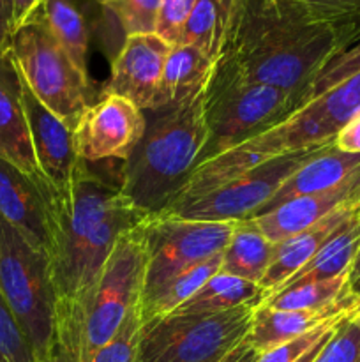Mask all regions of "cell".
<instances>
[{
	"mask_svg": "<svg viewBox=\"0 0 360 362\" xmlns=\"http://www.w3.org/2000/svg\"><path fill=\"white\" fill-rule=\"evenodd\" d=\"M221 262L222 253L215 255V257L208 258L205 262H200V264L193 265L187 271L180 272L176 278L166 283L152 297L141 300L140 306H138L141 324H147V322L154 320V318H161L166 317V315L175 313L212 276H215L221 271Z\"/></svg>",
	"mask_w": 360,
	"mask_h": 362,
	"instance_id": "25",
	"label": "cell"
},
{
	"mask_svg": "<svg viewBox=\"0 0 360 362\" xmlns=\"http://www.w3.org/2000/svg\"><path fill=\"white\" fill-rule=\"evenodd\" d=\"M356 276H360V251L356 253L355 262H353L352 265V271H349V281H352L353 278H356Z\"/></svg>",
	"mask_w": 360,
	"mask_h": 362,
	"instance_id": "42",
	"label": "cell"
},
{
	"mask_svg": "<svg viewBox=\"0 0 360 362\" xmlns=\"http://www.w3.org/2000/svg\"><path fill=\"white\" fill-rule=\"evenodd\" d=\"M147 127L145 112L120 95H101L88 105L74 129V148L81 161H126Z\"/></svg>",
	"mask_w": 360,
	"mask_h": 362,
	"instance_id": "11",
	"label": "cell"
},
{
	"mask_svg": "<svg viewBox=\"0 0 360 362\" xmlns=\"http://www.w3.org/2000/svg\"><path fill=\"white\" fill-rule=\"evenodd\" d=\"M145 120L143 136L119 170V184L124 197L152 218L176 200L200 165L207 144L203 94L147 110Z\"/></svg>",
	"mask_w": 360,
	"mask_h": 362,
	"instance_id": "3",
	"label": "cell"
},
{
	"mask_svg": "<svg viewBox=\"0 0 360 362\" xmlns=\"http://www.w3.org/2000/svg\"><path fill=\"white\" fill-rule=\"evenodd\" d=\"M360 251V216H356L353 221L342 230H339L320 251L313 257V260L307 262L295 276L288 279L282 288L289 286L307 285V283L325 281V279H334L339 276L349 274L352 265L355 262L356 253ZM277 290V292H279ZM275 293V292H274Z\"/></svg>",
	"mask_w": 360,
	"mask_h": 362,
	"instance_id": "23",
	"label": "cell"
},
{
	"mask_svg": "<svg viewBox=\"0 0 360 362\" xmlns=\"http://www.w3.org/2000/svg\"><path fill=\"white\" fill-rule=\"evenodd\" d=\"M254 308L173 313L141 325L138 362H215L246 341Z\"/></svg>",
	"mask_w": 360,
	"mask_h": 362,
	"instance_id": "8",
	"label": "cell"
},
{
	"mask_svg": "<svg viewBox=\"0 0 360 362\" xmlns=\"http://www.w3.org/2000/svg\"><path fill=\"white\" fill-rule=\"evenodd\" d=\"M44 0H13V7H14V30L18 27L25 23L39 7L42 6Z\"/></svg>",
	"mask_w": 360,
	"mask_h": 362,
	"instance_id": "37",
	"label": "cell"
},
{
	"mask_svg": "<svg viewBox=\"0 0 360 362\" xmlns=\"http://www.w3.org/2000/svg\"><path fill=\"white\" fill-rule=\"evenodd\" d=\"M341 318L327 322V324L320 325V327L314 329V331H311V332H307V334L299 336V338L292 339V341H286V343H282V345L275 346V349L268 350V352L260 354V357H258L256 362H295V361H299L304 354H307L311 349H314V346H316L321 339H325L327 336H330L332 332H334V329L337 327V324Z\"/></svg>",
	"mask_w": 360,
	"mask_h": 362,
	"instance_id": "33",
	"label": "cell"
},
{
	"mask_svg": "<svg viewBox=\"0 0 360 362\" xmlns=\"http://www.w3.org/2000/svg\"><path fill=\"white\" fill-rule=\"evenodd\" d=\"M360 170V154L342 152L335 147V144L323 145L309 161L304 163L270 198L267 205L256 216L267 214L277 209L279 205L299 197L321 193L330 187L339 186L346 179ZM254 216V218H256Z\"/></svg>",
	"mask_w": 360,
	"mask_h": 362,
	"instance_id": "19",
	"label": "cell"
},
{
	"mask_svg": "<svg viewBox=\"0 0 360 362\" xmlns=\"http://www.w3.org/2000/svg\"><path fill=\"white\" fill-rule=\"evenodd\" d=\"M39 362H80V359H78L76 352H73L62 339L56 338V343L53 345V349L49 350L48 356Z\"/></svg>",
	"mask_w": 360,
	"mask_h": 362,
	"instance_id": "40",
	"label": "cell"
},
{
	"mask_svg": "<svg viewBox=\"0 0 360 362\" xmlns=\"http://www.w3.org/2000/svg\"><path fill=\"white\" fill-rule=\"evenodd\" d=\"M313 362H360V306L339 320Z\"/></svg>",
	"mask_w": 360,
	"mask_h": 362,
	"instance_id": "28",
	"label": "cell"
},
{
	"mask_svg": "<svg viewBox=\"0 0 360 362\" xmlns=\"http://www.w3.org/2000/svg\"><path fill=\"white\" fill-rule=\"evenodd\" d=\"M233 6L235 0H196L179 45L194 46L217 62L232 21Z\"/></svg>",
	"mask_w": 360,
	"mask_h": 362,
	"instance_id": "26",
	"label": "cell"
},
{
	"mask_svg": "<svg viewBox=\"0 0 360 362\" xmlns=\"http://www.w3.org/2000/svg\"><path fill=\"white\" fill-rule=\"evenodd\" d=\"M360 39V13L306 0H235L219 62L309 101L323 67Z\"/></svg>",
	"mask_w": 360,
	"mask_h": 362,
	"instance_id": "2",
	"label": "cell"
},
{
	"mask_svg": "<svg viewBox=\"0 0 360 362\" xmlns=\"http://www.w3.org/2000/svg\"><path fill=\"white\" fill-rule=\"evenodd\" d=\"M141 318L140 310L134 308L116 334L99 349L90 362H138V350H140L141 336Z\"/></svg>",
	"mask_w": 360,
	"mask_h": 362,
	"instance_id": "29",
	"label": "cell"
},
{
	"mask_svg": "<svg viewBox=\"0 0 360 362\" xmlns=\"http://www.w3.org/2000/svg\"><path fill=\"white\" fill-rule=\"evenodd\" d=\"M275 246L253 219L236 221L222 251L221 272L261 285L275 255Z\"/></svg>",
	"mask_w": 360,
	"mask_h": 362,
	"instance_id": "21",
	"label": "cell"
},
{
	"mask_svg": "<svg viewBox=\"0 0 360 362\" xmlns=\"http://www.w3.org/2000/svg\"><path fill=\"white\" fill-rule=\"evenodd\" d=\"M162 0H119L109 4V9L119 18L124 34H155Z\"/></svg>",
	"mask_w": 360,
	"mask_h": 362,
	"instance_id": "31",
	"label": "cell"
},
{
	"mask_svg": "<svg viewBox=\"0 0 360 362\" xmlns=\"http://www.w3.org/2000/svg\"><path fill=\"white\" fill-rule=\"evenodd\" d=\"M147 267V219L127 230L109 253L92 290L80 329V362H90L127 315L140 306Z\"/></svg>",
	"mask_w": 360,
	"mask_h": 362,
	"instance_id": "7",
	"label": "cell"
},
{
	"mask_svg": "<svg viewBox=\"0 0 360 362\" xmlns=\"http://www.w3.org/2000/svg\"><path fill=\"white\" fill-rule=\"evenodd\" d=\"M356 73H360V39L352 46V48H348L346 52H342L341 55L332 59L330 62L323 67V71L318 74L313 87H311L309 99L323 94L328 88L335 87V85L341 83L346 78L353 76V74Z\"/></svg>",
	"mask_w": 360,
	"mask_h": 362,
	"instance_id": "32",
	"label": "cell"
},
{
	"mask_svg": "<svg viewBox=\"0 0 360 362\" xmlns=\"http://www.w3.org/2000/svg\"><path fill=\"white\" fill-rule=\"evenodd\" d=\"M349 288H352V293L355 296V299L359 300L360 304V276H356V278H353L352 281H349Z\"/></svg>",
	"mask_w": 360,
	"mask_h": 362,
	"instance_id": "41",
	"label": "cell"
},
{
	"mask_svg": "<svg viewBox=\"0 0 360 362\" xmlns=\"http://www.w3.org/2000/svg\"><path fill=\"white\" fill-rule=\"evenodd\" d=\"M196 0H162L155 34L169 45H179L184 27L189 20Z\"/></svg>",
	"mask_w": 360,
	"mask_h": 362,
	"instance_id": "34",
	"label": "cell"
},
{
	"mask_svg": "<svg viewBox=\"0 0 360 362\" xmlns=\"http://www.w3.org/2000/svg\"><path fill=\"white\" fill-rule=\"evenodd\" d=\"M355 200H360V170L339 186L321 191V193L299 197L279 205L272 212L251 219L272 243L277 244L309 228L311 225H316L318 221L332 214L335 209Z\"/></svg>",
	"mask_w": 360,
	"mask_h": 362,
	"instance_id": "15",
	"label": "cell"
},
{
	"mask_svg": "<svg viewBox=\"0 0 360 362\" xmlns=\"http://www.w3.org/2000/svg\"><path fill=\"white\" fill-rule=\"evenodd\" d=\"M0 158L30 177H42L21 105L20 74L9 52L0 55Z\"/></svg>",
	"mask_w": 360,
	"mask_h": 362,
	"instance_id": "17",
	"label": "cell"
},
{
	"mask_svg": "<svg viewBox=\"0 0 360 362\" xmlns=\"http://www.w3.org/2000/svg\"><path fill=\"white\" fill-rule=\"evenodd\" d=\"M20 88L21 105L39 170L55 187L66 186L80 161L74 148V131L35 98L21 76Z\"/></svg>",
	"mask_w": 360,
	"mask_h": 362,
	"instance_id": "13",
	"label": "cell"
},
{
	"mask_svg": "<svg viewBox=\"0 0 360 362\" xmlns=\"http://www.w3.org/2000/svg\"><path fill=\"white\" fill-rule=\"evenodd\" d=\"M0 362H37L30 341L0 292Z\"/></svg>",
	"mask_w": 360,
	"mask_h": 362,
	"instance_id": "30",
	"label": "cell"
},
{
	"mask_svg": "<svg viewBox=\"0 0 360 362\" xmlns=\"http://www.w3.org/2000/svg\"><path fill=\"white\" fill-rule=\"evenodd\" d=\"M49 218V267L59 310V338L80 357V329L92 290L116 240L140 225L138 211L112 180L78 161L66 186L39 180Z\"/></svg>",
	"mask_w": 360,
	"mask_h": 362,
	"instance_id": "1",
	"label": "cell"
},
{
	"mask_svg": "<svg viewBox=\"0 0 360 362\" xmlns=\"http://www.w3.org/2000/svg\"><path fill=\"white\" fill-rule=\"evenodd\" d=\"M355 297L349 288V274L325 281L289 286L272 293L263 304L275 310H325Z\"/></svg>",
	"mask_w": 360,
	"mask_h": 362,
	"instance_id": "27",
	"label": "cell"
},
{
	"mask_svg": "<svg viewBox=\"0 0 360 362\" xmlns=\"http://www.w3.org/2000/svg\"><path fill=\"white\" fill-rule=\"evenodd\" d=\"M46 27L71 57L78 69L88 76V21L74 0H44L39 7Z\"/></svg>",
	"mask_w": 360,
	"mask_h": 362,
	"instance_id": "24",
	"label": "cell"
},
{
	"mask_svg": "<svg viewBox=\"0 0 360 362\" xmlns=\"http://www.w3.org/2000/svg\"><path fill=\"white\" fill-rule=\"evenodd\" d=\"M360 216V200L349 202L342 207L335 209L332 214L311 225L309 228L281 240L275 246L274 260L265 274L261 286L272 296L277 292L292 276H295L307 262L313 260L314 255L339 232L344 228L349 221Z\"/></svg>",
	"mask_w": 360,
	"mask_h": 362,
	"instance_id": "16",
	"label": "cell"
},
{
	"mask_svg": "<svg viewBox=\"0 0 360 362\" xmlns=\"http://www.w3.org/2000/svg\"><path fill=\"white\" fill-rule=\"evenodd\" d=\"M258 357H260V352L251 345L249 341H242L239 346L232 350L229 354H226L222 359L215 362H256Z\"/></svg>",
	"mask_w": 360,
	"mask_h": 362,
	"instance_id": "38",
	"label": "cell"
},
{
	"mask_svg": "<svg viewBox=\"0 0 360 362\" xmlns=\"http://www.w3.org/2000/svg\"><path fill=\"white\" fill-rule=\"evenodd\" d=\"M321 147L323 145L268 159L203 197L172 204L159 218L233 223L254 218L277 193L279 187Z\"/></svg>",
	"mask_w": 360,
	"mask_h": 362,
	"instance_id": "9",
	"label": "cell"
},
{
	"mask_svg": "<svg viewBox=\"0 0 360 362\" xmlns=\"http://www.w3.org/2000/svg\"><path fill=\"white\" fill-rule=\"evenodd\" d=\"M334 144L339 151L360 154V113L339 131Z\"/></svg>",
	"mask_w": 360,
	"mask_h": 362,
	"instance_id": "35",
	"label": "cell"
},
{
	"mask_svg": "<svg viewBox=\"0 0 360 362\" xmlns=\"http://www.w3.org/2000/svg\"><path fill=\"white\" fill-rule=\"evenodd\" d=\"M235 225L233 221L148 218L147 267L140 303L154 296L180 272L222 253Z\"/></svg>",
	"mask_w": 360,
	"mask_h": 362,
	"instance_id": "10",
	"label": "cell"
},
{
	"mask_svg": "<svg viewBox=\"0 0 360 362\" xmlns=\"http://www.w3.org/2000/svg\"><path fill=\"white\" fill-rule=\"evenodd\" d=\"M11 59L35 98L66 126L76 129L88 108L90 78L85 76L49 32L39 9L14 30Z\"/></svg>",
	"mask_w": 360,
	"mask_h": 362,
	"instance_id": "6",
	"label": "cell"
},
{
	"mask_svg": "<svg viewBox=\"0 0 360 362\" xmlns=\"http://www.w3.org/2000/svg\"><path fill=\"white\" fill-rule=\"evenodd\" d=\"M306 2L341 14L360 13V0H306Z\"/></svg>",
	"mask_w": 360,
	"mask_h": 362,
	"instance_id": "39",
	"label": "cell"
},
{
	"mask_svg": "<svg viewBox=\"0 0 360 362\" xmlns=\"http://www.w3.org/2000/svg\"><path fill=\"white\" fill-rule=\"evenodd\" d=\"M0 292L30 341L37 362L59 338V310L49 258L0 218Z\"/></svg>",
	"mask_w": 360,
	"mask_h": 362,
	"instance_id": "5",
	"label": "cell"
},
{
	"mask_svg": "<svg viewBox=\"0 0 360 362\" xmlns=\"http://www.w3.org/2000/svg\"><path fill=\"white\" fill-rule=\"evenodd\" d=\"M304 105L299 95L249 80L217 60L203 92L207 144L200 165L267 133Z\"/></svg>",
	"mask_w": 360,
	"mask_h": 362,
	"instance_id": "4",
	"label": "cell"
},
{
	"mask_svg": "<svg viewBox=\"0 0 360 362\" xmlns=\"http://www.w3.org/2000/svg\"><path fill=\"white\" fill-rule=\"evenodd\" d=\"M172 46L157 34L127 35L101 95H120L143 112L159 108L162 71Z\"/></svg>",
	"mask_w": 360,
	"mask_h": 362,
	"instance_id": "12",
	"label": "cell"
},
{
	"mask_svg": "<svg viewBox=\"0 0 360 362\" xmlns=\"http://www.w3.org/2000/svg\"><path fill=\"white\" fill-rule=\"evenodd\" d=\"M42 179V177H41ZM0 158V218L39 251H49V218L39 180Z\"/></svg>",
	"mask_w": 360,
	"mask_h": 362,
	"instance_id": "14",
	"label": "cell"
},
{
	"mask_svg": "<svg viewBox=\"0 0 360 362\" xmlns=\"http://www.w3.org/2000/svg\"><path fill=\"white\" fill-rule=\"evenodd\" d=\"M214 66V60L201 49L189 45H173L162 71L159 108L180 105L203 94Z\"/></svg>",
	"mask_w": 360,
	"mask_h": 362,
	"instance_id": "20",
	"label": "cell"
},
{
	"mask_svg": "<svg viewBox=\"0 0 360 362\" xmlns=\"http://www.w3.org/2000/svg\"><path fill=\"white\" fill-rule=\"evenodd\" d=\"M267 297L268 292L258 283L219 271L175 313H221L236 308H258Z\"/></svg>",
	"mask_w": 360,
	"mask_h": 362,
	"instance_id": "22",
	"label": "cell"
},
{
	"mask_svg": "<svg viewBox=\"0 0 360 362\" xmlns=\"http://www.w3.org/2000/svg\"><path fill=\"white\" fill-rule=\"evenodd\" d=\"M13 34H14L13 0H0V55L9 52Z\"/></svg>",
	"mask_w": 360,
	"mask_h": 362,
	"instance_id": "36",
	"label": "cell"
},
{
	"mask_svg": "<svg viewBox=\"0 0 360 362\" xmlns=\"http://www.w3.org/2000/svg\"><path fill=\"white\" fill-rule=\"evenodd\" d=\"M102 4H104V6H109V4H113V2H119V0H101Z\"/></svg>",
	"mask_w": 360,
	"mask_h": 362,
	"instance_id": "43",
	"label": "cell"
},
{
	"mask_svg": "<svg viewBox=\"0 0 360 362\" xmlns=\"http://www.w3.org/2000/svg\"><path fill=\"white\" fill-rule=\"evenodd\" d=\"M359 306L355 297H349L325 310H275L261 304L254 308L253 322L246 339L260 354L268 352L282 343L314 331L327 322L344 317Z\"/></svg>",
	"mask_w": 360,
	"mask_h": 362,
	"instance_id": "18",
	"label": "cell"
}]
</instances>
